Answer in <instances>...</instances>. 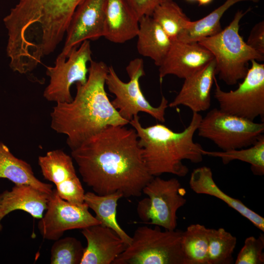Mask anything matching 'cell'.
Here are the masks:
<instances>
[{"mask_svg":"<svg viewBox=\"0 0 264 264\" xmlns=\"http://www.w3.org/2000/svg\"><path fill=\"white\" fill-rule=\"evenodd\" d=\"M151 16L172 40L178 37L190 21L173 0L158 6Z\"/></svg>","mask_w":264,"mask_h":264,"instance_id":"cell-28","label":"cell"},{"mask_svg":"<svg viewBox=\"0 0 264 264\" xmlns=\"http://www.w3.org/2000/svg\"><path fill=\"white\" fill-rule=\"evenodd\" d=\"M202 117L199 113L193 112L189 125L180 132L161 124L144 127L138 115L130 121L136 132L144 163L151 176L169 173L183 177L189 169L183 160L194 163L202 161L204 149L193 140Z\"/></svg>","mask_w":264,"mask_h":264,"instance_id":"cell-3","label":"cell"},{"mask_svg":"<svg viewBox=\"0 0 264 264\" xmlns=\"http://www.w3.org/2000/svg\"><path fill=\"white\" fill-rule=\"evenodd\" d=\"M137 49L139 54L153 60L159 66L167 55L172 40L151 16L139 20Z\"/></svg>","mask_w":264,"mask_h":264,"instance_id":"cell-21","label":"cell"},{"mask_svg":"<svg viewBox=\"0 0 264 264\" xmlns=\"http://www.w3.org/2000/svg\"><path fill=\"white\" fill-rule=\"evenodd\" d=\"M246 44L253 49L264 56V21L256 24L252 28Z\"/></svg>","mask_w":264,"mask_h":264,"instance_id":"cell-32","label":"cell"},{"mask_svg":"<svg viewBox=\"0 0 264 264\" xmlns=\"http://www.w3.org/2000/svg\"><path fill=\"white\" fill-rule=\"evenodd\" d=\"M87 245L80 264H112L127 245L111 229L100 224L82 229Z\"/></svg>","mask_w":264,"mask_h":264,"instance_id":"cell-16","label":"cell"},{"mask_svg":"<svg viewBox=\"0 0 264 264\" xmlns=\"http://www.w3.org/2000/svg\"><path fill=\"white\" fill-rule=\"evenodd\" d=\"M142 193L147 197L138 203L136 212L140 219L145 223L165 230L176 229L177 211L186 202L185 191L178 180L154 176L143 188Z\"/></svg>","mask_w":264,"mask_h":264,"instance_id":"cell-7","label":"cell"},{"mask_svg":"<svg viewBox=\"0 0 264 264\" xmlns=\"http://www.w3.org/2000/svg\"><path fill=\"white\" fill-rule=\"evenodd\" d=\"M171 0H125L138 20L144 16H152L158 6Z\"/></svg>","mask_w":264,"mask_h":264,"instance_id":"cell-31","label":"cell"},{"mask_svg":"<svg viewBox=\"0 0 264 264\" xmlns=\"http://www.w3.org/2000/svg\"><path fill=\"white\" fill-rule=\"evenodd\" d=\"M181 245L187 264H208V228L197 223L183 231Z\"/></svg>","mask_w":264,"mask_h":264,"instance_id":"cell-26","label":"cell"},{"mask_svg":"<svg viewBox=\"0 0 264 264\" xmlns=\"http://www.w3.org/2000/svg\"><path fill=\"white\" fill-rule=\"evenodd\" d=\"M91 55L89 40L83 42L78 47L73 48L67 58L60 53L54 66H46V74L50 81L44 91V98L56 103L71 101V86L78 82L84 84L87 81V64L92 60Z\"/></svg>","mask_w":264,"mask_h":264,"instance_id":"cell-10","label":"cell"},{"mask_svg":"<svg viewBox=\"0 0 264 264\" xmlns=\"http://www.w3.org/2000/svg\"><path fill=\"white\" fill-rule=\"evenodd\" d=\"M214 59L201 69L184 79L182 87L174 99L168 104L170 108L182 105L193 112L207 110L211 106V92L215 81Z\"/></svg>","mask_w":264,"mask_h":264,"instance_id":"cell-15","label":"cell"},{"mask_svg":"<svg viewBox=\"0 0 264 264\" xmlns=\"http://www.w3.org/2000/svg\"><path fill=\"white\" fill-rule=\"evenodd\" d=\"M264 234H261L258 238L253 236L247 237L237 255L235 264H264Z\"/></svg>","mask_w":264,"mask_h":264,"instance_id":"cell-30","label":"cell"},{"mask_svg":"<svg viewBox=\"0 0 264 264\" xmlns=\"http://www.w3.org/2000/svg\"><path fill=\"white\" fill-rule=\"evenodd\" d=\"M107 0H83L75 9L66 32L62 52L67 57L74 47L86 40H96L103 37Z\"/></svg>","mask_w":264,"mask_h":264,"instance_id":"cell-13","label":"cell"},{"mask_svg":"<svg viewBox=\"0 0 264 264\" xmlns=\"http://www.w3.org/2000/svg\"><path fill=\"white\" fill-rule=\"evenodd\" d=\"M182 232L163 231L157 225L138 227L112 264H187L181 245Z\"/></svg>","mask_w":264,"mask_h":264,"instance_id":"cell-5","label":"cell"},{"mask_svg":"<svg viewBox=\"0 0 264 264\" xmlns=\"http://www.w3.org/2000/svg\"><path fill=\"white\" fill-rule=\"evenodd\" d=\"M204 155L220 158L224 164L235 160L249 163L254 175H264V135L261 134L256 142L249 148L246 147L227 151H203Z\"/></svg>","mask_w":264,"mask_h":264,"instance_id":"cell-25","label":"cell"},{"mask_svg":"<svg viewBox=\"0 0 264 264\" xmlns=\"http://www.w3.org/2000/svg\"><path fill=\"white\" fill-rule=\"evenodd\" d=\"M86 203L75 204L62 198L53 189L49 195L46 212L38 223L44 239L56 241L66 231L99 224Z\"/></svg>","mask_w":264,"mask_h":264,"instance_id":"cell-11","label":"cell"},{"mask_svg":"<svg viewBox=\"0 0 264 264\" xmlns=\"http://www.w3.org/2000/svg\"><path fill=\"white\" fill-rule=\"evenodd\" d=\"M198 135L213 142L223 151L249 147L264 132V123L234 115L214 108L202 117Z\"/></svg>","mask_w":264,"mask_h":264,"instance_id":"cell-8","label":"cell"},{"mask_svg":"<svg viewBox=\"0 0 264 264\" xmlns=\"http://www.w3.org/2000/svg\"><path fill=\"white\" fill-rule=\"evenodd\" d=\"M83 181L93 192H120L123 197H139L153 178L149 173L132 128L110 126L71 150Z\"/></svg>","mask_w":264,"mask_h":264,"instance_id":"cell-1","label":"cell"},{"mask_svg":"<svg viewBox=\"0 0 264 264\" xmlns=\"http://www.w3.org/2000/svg\"><path fill=\"white\" fill-rule=\"evenodd\" d=\"M236 238L223 228H208V264H232Z\"/></svg>","mask_w":264,"mask_h":264,"instance_id":"cell-27","label":"cell"},{"mask_svg":"<svg viewBox=\"0 0 264 264\" xmlns=\"http://www.w3.org/2000/svg\"><path fill=\"white\" fill-rule=\"evenodd\" d=\"M85 248L74 237H67L56 240L51 249V264H80Z\"/></svg>","mask_w":264,"mask_h":264,"instance_id":"cell-29","label":"cell"},{"mask_svg":"<svg viewBox=\"0 0 264 264\" xmlns=\"http://www.w3.org/2000/svg\"><path fill=\"white\" fill-rule=\"evenodd\" d=\"M84 84L76 83V93L69 102L57 103L50 113V127L66 136L71 150L92 135L110 126H125L105 90L109 66L103 61L89 62Z\"/></svg>","mask_w":264,"mask_h":264,"instance_id":"cell-2","label":"cell"},{"mask_svg":"<svg viewBox=\"0 0 264 264\" xmlns=\"http://www.w3.org/2000/svg\"><path fill=\"white\" fill-rule=\"evenodd\" d=\"M49 194L28 184H15L11 190L0 194V231L1 221L12 211L20 210L40 219L46 210Z\"/></svg>","mask_w":264,"mask_h":264,"instance_id":"cell-17","label":"cell"},{"mask_svg":"<svg viewBox=\"0 0 264 264\" xmlns=\"http://www.w3.org/2000/svg\"><path fill=\"white\" fill-rule=\"evenodd\" d=\"M188 0V1H193V0Z\"/></svg>","mask_w":264,"mask_h":264,"instance_id":"cell-34","label":"cell"},{"mask_svg":"<svg viewBox=\"0 0 264 264\" xmlns=\"http://www.w3.org/2000/svg\"><path fill=\"white\" fill-rule=\"evenodd\" d=\"M126 69L130 78L128 82L122 81L113 67L109 66L106 85L110 92L115 95V98L111 101L113 107L123 118L129 122L139 112L146 113L160 122H164L168 100L162 96L159 105L154 107L141 89L139 80L145 74L143 59L135 58L132 60Z\"/></svg>","mask_w":264,"mask_h":264,"instance_id":"cell-6","label":"cell"},{"mask_svg":"<svg viewBox=\"0 0 264 264\" xmlns=\"http://www.w3.org/2000/svg\"><path fill=\"white\" fill-rule=\"evenodd\" d=\"M260 0H226L222 5L203 18L190 21L186 28L176 39L186 43H198L222 30L220 19L224 13L235 3L242 1L258 2Z\"/></svg>","mask_w":264,"mask_h":264,"instance_id":"cell-24","label":"cell"},{"mask_svg":"<svg viewBox=\"0 0 264 264\" xmlns=\"http://www.w3.org/2000/svg\"><path fill=\"white\" fill-rule=\"evenodd\" d=\"M198 3V5H204L209 4L210 3L212 0H197Z\"/></svg>","mask_w":264,"mask_h":264,"instance_id":"cell-33","label":"cell"},{"mask_svg":"<svg viewBox=\"0 0 264 264\" xmlns=\"http://www.w3.org/2000/svg\"><path fill=\"white\" fill-rule=\"evenodd\" d=\"M0 178L8 179L15 184H28L50 195L52 185L40 181L34 175L31 165L16 157L0 140Z\"/></svg>","mask_w":264,"mask_h":264,"instance_id":"cell-22","label":"cell"},{"mask_svg":"<svg viewBox=\"0 0 264 264\" xmlns=\"http://www.w3.org/2000/svg\"><path fill=\"white\" fill-rule=\"evenodd\" d=\"M213 59L212 54L198 43L172 40L167 55L158 66L160 82L168 75L184 79Z\"/></svg>","mask_w":264,"mask_h":264,"instance_id":"cell-14","label":"cell"},{"mask_svg":"<svg viewBox=\"0 0 264 264\" xmlns=\"http://www.w3.org/2000/svg\"><path fill=\"white\" fill-rule=\"evenodd\" d=\"M38 163L44 178L55 185L62 198L75 204L84 203L85 191L71 156L62 150H55L39 156Z\"/></svg>","mask_w":264,"mask_h":264,"instance_id":"cell-12","label":"cell"},{"mask_svg":"<svg viewBox=\"0 0 264 264\" xmlns=\"http://www.w3.org/2000/svg\"><path fill=\"white\" fill-rule=\"evenodd\" d=\"M122 197L118 192L104 195L88 192L85 194L84 202L94 211L100 224L113 230L127 246L132 237L119 225L116 218L117 202Z\"/></svg>","mask_w":264,"mask_h":264,"instance_id":"cell-23","label":"cell"},{"mask_svg":"<svg viewBox=\"0 0 264 264\" xmlns=\"http://www.w3.org/2000/svg\"><path fill=\"white\" fill-rule=\"evenodd\" d=\"M83 0H20L24 10L34 19L47 26L66 28L71 17Z\"/></svg>","mask_w":264,"mask_h":264,"instance_id":"cell-20","label":"cell"},{"mask_svg":"<svg viewBox=\"0 0 264 264\" xmlns=\"http://www.w3.org/2000/svg\"><path fill=\"white\" fill-rule=\"evenodd\" d=\"M250 10H238L224 29L198 42L212 54L216 74L229 86L236 85L244 78L249 62L264 61V56L249 46L239 33L240 21Z\"/></svg>","mask_w":264,"mask_h":264,"instance_id":"cell-4","label":"cell"},{"mask_svg":"<svg viewBox=\"0 0 264 264\" xmlns=\"http://www.w3.org/2000/svg\"><path fill=\"white\" fill-rule=\"evenodd\" d=\"M242 82L234 90L225 91L215 79L214 97L220 109L226 113L251 121L260 116L264 117V64L251 61Z\"/></svg>","mask_w":264,"mask_h":264,"instance_id":"cell-9","label":"cell"},{"mask_svg":"<svg viewBox=\"0 0 264 264\" xmlns=\"http://www.w3.org/2000/svg\"><path fill=\"white\" fill-rule=\"evenodd\" d=\"M139 20L125 0H107L103 37L111 42L121 44L136 37Z\"/></svg>","mask_w":264,"mask_h":264,"instance_id":"cell-18","label":"cell"},{"mask_svg":"<svg viewBox=\"0 0 264 264\" xmlns=\"http://www.w3.org/2000/svg\"><path fill=\"white\" fill-rule=\"evenodd\" d=\"M190 188L196 193L215 197L248 220L255 227L264 231V218L252 210L241 200L222 191L215 182L211 169L202 166L194 169L189 180Z\"/></svg>","mask_w":264,"mask_h":264,"instance_id":"cell-19","label":"cell"}]
</instances>
